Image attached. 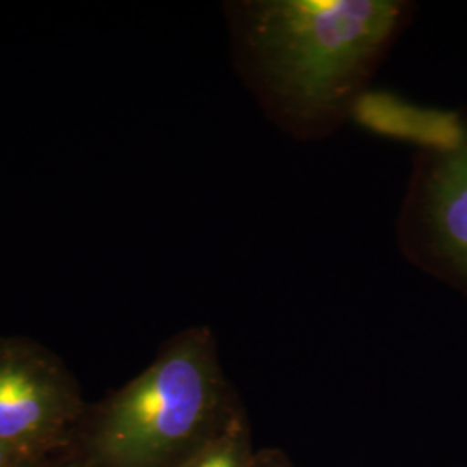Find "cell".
Masks as SVG:
<instances>
[{
    "instance_id": "cell-3",
    "label": "cell",
    "mask_w": 467,
    "mask_h": 467,
    "mask_svg": "<svg viewBox=\"0 0 467 467\" xmlns=\"http://www.w3.org/2000/svg\"><path fill=\"white\" fill-rule=\"evenodd\" d=\"M85 409L78 379L54 351L26 336H0V443L63 451Z\"/></svg>"
},
{
    "instance_id": "cell-5",
    "label": "cell",
    "mask_w": 467,
    "mask_h": 467,
    "mask_svg": "<svg viewBox=\"0 0 467 467\" xmlns=\"http://www.w3.org/2000/svg\"><path fill=\"white\" fill-rule=\"evenodd\" d=\"M182 467H244L243 455L231 436H215Z\"/></svg>"
},
{
    "instance_id": "cell-1",
    "label": "cell",
    "mask_w": 467,
    "mask_h": 467,
    "mask_svg": "<svg viewBox=\"0 0 467 467\" xmlns=\"http://www.w3.org/2000/svg\"><path fill=\"white\" fill-rule=\"evenodd\" d=\"M235 36L265 100L295 130L336 125L397 34L389 0H262L239 4Z\"/></svg>"
},
{
    "instance_id": "cell-2",
    "label": "cell",
    "mask_w": 467,
    "mask_h": 467,
    "mask_svg": "<svg viewBox=\"0 0 467 467\" xmlns=\"http://www.w3.org/2000/svg\"><path fill=\"white\" fill-rule=\"evenodd\" d=\"M222 397L213 339L189 329L132 381L87 403L63 451L78 467H182L215 438Z\"/></svg>"
},
{
    "instance_id": "cell-4",
    "label": "cell",
    "mask_w": 467,
    "mask_h": 467,
    "mask_svg": "<svg viewBox=\"0 0 467 467\" xmlns=\"http://www.w3.org/2000/svg\"><path fill=\"white\" fill-rule=\"evenodd\" d=\"M420 222L434 251L467 277V134L438 150L419 202Z\"/></svg>"
},
{
    "instance_id": "cell-6",
    "label": "cell",
    "mask_w": 467,
    "mask_h": 467,
    "mask_svg": "<svg viewBox=\"0 0 467 467\" xmlns=\"http://www.w3.org/2000/svg\"><path fill=\"white\" fill-rule=\"evenodd\" d=\"M36 455H42V453L23 451V449H17V447H11V445H5V443H0V467L23 466L25 462H28L30 459H34Z\"/></svg>"
},
{
    "instance_id": "cell-7",
    "label": "cell",
    "mask_w": 467,
    "mask_h": 467,
    "mask_svg": "<svg viewBox=\"0 0 467 467\" xmlns=\"http://www.w3.org/2000/svg\"><path fill=\"white\" fill-rule=\"evenodd\" d=\"M19 467H78L63 451L42 453Z\"/></svg>"
}]
</instances>
